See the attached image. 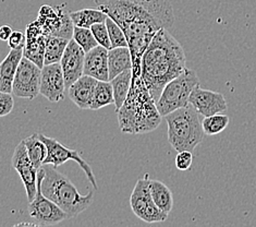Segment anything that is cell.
<instances>
[{
	"mask_svg": "<svg viewBox=\"0 0 256 227\" xmlns=\"http://www.w3.org/2000/svg\"><path fill=\"white\" fill-rule=\"evenodd\" d=\"M85 52L78 43L71 39L60 60L64 77L66 89H69L78 78L83 76Z\"/></svg>",
	"mask_w": 256,
	"mask_h": 227,
	"instance_id": "15",
	"label": "cell"
},
{
	"mask_svg": "<svg viewBox=\"0 0 256 227\" xmlns=\"http://www.w3.org/2000/svg\"><path fill=\"white\" fill-rule=\"evenodd\" d=\"M45 176L44 168L38 173V191L35 198L30 202L28 212L36 226H54L68 218V215L54 202L45 197L42 191V180Z\"/></svg>",
	"mask_w": 256,
	"mask_h": 227,
	"instance_id": "8",
	"label": "cell"
},
{
	"mask_svg": "<svg viewBox=\"0 0 256 227\" xmlns=\"http://www.w3.org/2000/svg\"><path fill=\"white\" fill-rule=\"evenodd\" d=\"M188 103L203 117L222 113L228 107L224 94L202 89L200 84H198L191 92Z\"/></svg>",
	"mask_w": 256,
	"mask_h": 227,
	"instance_id": "14",
	"label": "cell"
},
{
	"mask_svg": "<svg viewBox=\"0 0 256 227\" xmlns=\"http://www.w3.org/2000/svg\"><path fill=\"white\" fill-rule=\"evenodd\" d=\"M198 84H200V80L196 72L188 68L180 76L167 83L156 102L157 109L162 117L174 112L176 109L190 105L188 97Z\"/></svg>",
	"mask_w": 256,
	"mask_h": 227,
	"instance_id": "6",
	"label": "cell"
},
{
	"mask_svg": "<svg viewBox=\"0 0 256 227\" xmlns=\"http://www.w3.org/2000/svg\"><path fill=\"white\" fill-rule=\"evenodd\" d=\"M108 51L107 48L97 45L85 53L83 75L93 77L98 81H109Z\"/></svg>",
	"mask_w": 256,
	"mask_h": 227,
	"instance_id": "17",
	"label": "cell"
},
{
	"mask_svg": "<svg viewBox=\"0 0 256 227\" xmlns=\"http://www.w3.org/2000/svg\"><path fill=\"white\" fill-rule=\"evenodd\" d=\"M131 81H132V69L126 70L116 78H114L112 80H110V83L112 85V91H114L116 112H118L120 107L124 105L126 96L130 92Z\"/></svg>",
	"mask_w": 256,
	"mask_h": 227,
	"instance_id": "22",
	"label": "cell"
},
{
	"mask_svg": "<svg viewBox=\"0 0 256 227\" xmlns=\"http://www.w3.org/2000/svg\"><path fill=\"white\" fill-rule=\"evenodd\" d=\"M8 45L11 50H23L26 45V35L20 31H14L8 40Z\"/></svg>",
	"mask_w": 256,
	"mask_h": 227,
	"instance_id": "33",
	"label": "cell"
},
{
	"mask_svg": "<svg viewBox=\"0 0 256 227\" xmlns=\"http://www.w3.org/2000/svg\"><path fill=\"white\" fill-rule=\"evenodd\" d=\"M72 39L83 48V51L85 53L90 52V50H93L94 47L98 45V43H97L96 39L94 38L92 31L88 28L74 27Z\"/></svg>",
	"mask_w": 256,
	"mask_h": 227,
	"instance_id": "28",
	"label": "cell"
},
{
	"mask_svg": "<svg viewBox=\"0 0 256 227\" xmlns=\"http://www.w3.org/2000/svg\"><path fill=\"white\" fill-rule=\"evenodd\" d=\"M36 21L40 23L46 36L54 35L66 40L72 39L74 24L71 20L70 12L64 9L62 6H42Z\"/></svg>",
	"mask_w": 256,
	"mask_h": 227,
	"instance_id": "9",
	"label": "cell"
},
{
	"mask_svg": "<svg viewBox=\"0 0 256 227\" xmlns=\"http://www.w3.org/2000/svg\"><path fill=\"white\" fill-rule=\"evenodd\" d=\"M64 77L60 63L44 65L42 68L40 94L52 103H58L64 99Z\"/></svg>",
	"mask_w": 256,
	"mask_h": 227,
	"instance_id": "13",
	"label": "cell"
},
{
	"mask_svg": "<svg viewBox=\"0 0 256 227\" xmlns=\"http://www.w3.org/2000/svg\"><path fill=\"white\" fill-rule=\"evenodd\" d=\"M150 178L145 174L136 181L130 197V205L133 213L146 223H162L167 219L169 214L162 211L152 198L150 190Z\"/></svg>",
	"mask_w": 256,
	"mask_h": 227,
	"instance_id": "7",
	"label": "cell"
},
{
	"mask_svg": "<svg viewBox=\"0 0 256 227\" xmlns=\"http://www.w3.org/2000/svg\"><path fill=\"white\" fill-rule=\"evenodd\" d=\"M108 105H114L112 85L110 81H97L90 109L97 110Z\"/></svg>",
	"mask_w": 256,
	"mask_h": 227,
	"instance_id": "26",
	"label": "cell"
},
{
	"mask_svg": "<svg viewBox=\"0 0 256 227\" xmlns=\"http://www.w3.org/2000/svg\"><path fill=\"white\" fill-rule=\"evenodd\" d=\"M42 168L45 170V176L42 180V193L64 211L68 218L78 216L93 203V191L82 195L69 178L52 165L44 164Z\"/></svg>",
	"mask_w": 256,
	"mask_h": 227,
	"instance_id": "4",
	"label": "cell"
},
{
	"mask_svg": "<svg viewBox=\"0 0 256 227\" xmlns=\"http://www.w3.org/2000/svg\"><path fill=\"white\" fill-rule=\"evenodd\" d=\"M12 32H14V31H12L11 27L7 26V24H4V26L0 27V41L8 42Z\"/></svg>",
	"mask_w": 256,
	"mask_h": 227,
	"instance_id": "34",
	"label": "cell"
},
{
	"mask_svg": "<svg viewBox=\"0 0 256 227\" xmlns=\"http://www.w3.org/2000/svg\"><path fill=\"white\" fill-rule=\"evenodd\" d=\"M70 17L74 27L88 29H90V27L96 23L106 22V19L108 18L105 12L100 8H88L73 11L70 12Z\"/></svg>",
	"mask_w": 256,
	"mask_h": 227,
	"instance_id": "21",
	"label": "cell"
},
{
	"mask_svg": "<svg viewBox=\"0 0 256 227\" xmlns=\"http://www.w3.org/2000/svg\"><path fill=\"white\" fill-rule=\"evenodd\" d=\"M90 31H92L94 38L96 39L97 43H98V45L107 48V50H112V43L110 39H109L108 30L105 22L94 24V26L90 27Z\"/></svg>",
	"mask_w": 256,
	"mask_h": 227,
	"instance_id": "30",
	"label": "cell"
},
{
	"mask_svg": "<svg viewBox=\"0 0 256 227\" xmlns=\"http://www.w3.org/2000/svg\"><path fill=\"white\" fill-rule=\"evenodd\" d=\"M193 162L192 152L190 151H181L178 152L176 156V167L179 170H188L191 168Z\"/></svg>",
	"mask_w": 256,
	"mask_h": 227,
	"instance_id": "32",
	"label": "cell"
},
{
	"mask_svg": "<svg viewBox=\"0 0 256 227\" xmlns=\"http://www.w3.org/2000/svg\"><path fill=\"white\" fill-rule=\"evenodd\" d=\"M98 80L83 75L69 88V97L81 109H90L96 84Z\"/></svg>",
	"mask_w": 256,
	"mask_h": 227,
	"instance_id": "18",
	"label": "cell"
},
{
	"mask_svg": "<svg viewBox=\"0 0 256 227\" xmlns=\"http://www.w3.org/2000/svg\"><path fill=\"white\" fill-rule=\"evenodd\" d=\"M11 164L12 167L19 174L24 188H26L28 201L31 202L35 198L36 191H38V169L34 166L31 159H30L26 143H24L23 140L16 146Z\"/></svg>",
	"mask_w": 256,
	"mask_h": 227,
	"instance_id": "12",
	"label": "cell"
},
{
	"mask_svg": "<svg viewBox=\"0 0 256 227\" xmlns=\"http://www.w3.org/2000/svg\"><path fill=\"white\" fill-rule=\"evenodd\" d=\"M23 141L26 143L28 155L34 166L38 169L42 168L45 158L47 157V146L44 141L40 138L38 133H33L32 136L28 137Z\"/></svg>",
	"mask_w": 256,
	"mask_h": 227,
	"instance_id": "24",
	"label": "cell"
},
{
	"mask_svg": "<svg viewBox=\"0 0 256 227\" xmlns=\"http://www.w3.org/2000/svg\"><path fill=\"white\" fill-rule=\"evenodd\" d=\"M22 58L23 50H11L8 56L0 63V91L12 93V84Z\"/></svg>",
	"mask_w": 256,
	"mask_h": 227,
	"instance_id": "19",
	"label": "cell"
},
{
	"mask_svg": "<svg viewBox=\"0 0 256 227\" xmlns=\"http://www.w3.org/2000/svg\"><path fill=\"white\" fill-rule=\"evenodd\" d=\"M14 107V101L12 93L0 91V117L9 115Z\"/></svg>",
	"mask_w": 256,
	"mask_h": 227,
	"instance_id": "31",
	"label": "cell"
},
{
	"mask_svg": "<svg viewBox=\"0 0 256 227\" xmlns=\"http://www.w3.org/2000/svg\"><path fill=\"white\" fill-rule=\"evenodd\" d=\"M40 77L42 68L32 60L23 57L12 84V94L21 99L34 100L40 94Z\"/></svg>",
	"mask_w": 256,
	"mask_h": 227,
	"instance_id": "11",
	"label": "cell"
},
{
	"mask_svg": "<svg viewBox=\"0 0 256 227\" xmlns=\"http://www.w3.org/2000/svg\"><path fill=\"white\" fill-rule=\"evenodd\" d=\"M70 40L58 36L47 35L46 36V46H45V56H44V65L58 64L62 58V55L66 51V47L68 45Z\"/></svg>",
	"mask_w": 256,
	"mask_h": 227,
	"instance_id": "25",
	"label": "cell"
},
{
	"mask_svg": "<svg viewBox=\"0 0 256 227\" xmlns=\"http://www.w3.org/2000/svg\"><path fill=\"white\" fill-rule=\"evenodd\" d=\"M150 190L155 204L164 212L168 214L172 212L174 206V197L172 190L164 185L162 181L152 179L150 182Z\"/></svg>",
	"mask_w": 256,
	"mask_h": 227,
	"instance_id": "23",
	"label": "cell"
},
{
	"mask_svg": "<svg viewBox=\"0 0 256 227\" xmlns=\"http://www.w3.org/2000/svg\"><path fill=\"white\" fill-rule=\"evenodd\" d=\"M46 46V35L38 21L26 26V45L23 47V57L32 60L40 68L44 67V56Z\"/></svg>",
	"mask_w": 256,
	"mask_h": 227,
	"instance_id": "16",
	"label": "cell"
},
{
	"mask_svg": "<svg viewBox=\"0 0 256 227\" xmlns=\"http://www.w3.org/2000/svg\"><path fill=\"white\" fill-rule=\"evenodd\" d=\"M229 117L227 115L222 113L204 117L202 120L203 131L206 136H216L218 133H222L229 125Z\"/></svg>",
	"mask_w": 256,
	"mask_h": 227,
	"instance_id": "27",
	"label": "cell"
},
{
	"mask_svg": "<svg viewBox=\"0 0 256 227\" xmlns=\"http://www.w3.org/2000/svg\"><path fill=\"white\" fill-rule=\"evenodd\" d=\"M122 29L132 57V79L141 77L143 54L155 34L174 23L169 0H94Z\"/></svg>",
	"mask_w": 256,
	"mask_h": 227,
	"instance_id": "1",
	"label": "cell"
},
{
	"mask_svg": "<svg viewBox=\"0 0 256 227\" xmlns=\"http://www.w3.org/2000/svg\"><path fill=\"white\" fill-rule=\"evenodd\" d=\"M186 53L180 43L162 29L146 48L141 61V77L155 102L164 88L186 69Z\"/></svg>",
	"mask_w": 256,
	"mask_h": 227,
	"instance_id": "2",
	"label": "cell"
},
{
	"mask_svg": "<svg viewBox=\"0 0 256 227\" xmlns=\"http://www.w3.org/2000/svg\"><path fill=\"white\" fill-rule=\"evenodd\" d=\"M130 69H132V57L129 47H114L108 51L109 81Z\"/></svg>",
	"mask_w": 256,
	"mask_h": 227,
	"instance_id": "20",
	"label": "cell"
},
{
	"mask_svg": "<svg viewBox=\"0 0 256 227\" xmlns=\"http://www.w3.org/2000/svg\"><path fill=\"white\" fill-rule=\"evenodd\" d=\"M117 114L120 130L129 134L154 131L162 121L156 102L146 88L142 77L132 79L129 94Z\"/></svg>",
	"mask_w": 256,
	"mask_h": 227,
	"instance_id": "3",
	"label": "cell"
},
{
	"mask_svg": "<svg viewBox=\"0 0 256 227\" xmlns=\"http://www.w3.org/2000/svg\"><path fill=\"white\" fill-rule=\"evenodd\" d=\"M168 126V141L176 152L190 151L202 142L204 131L200 114L192 105L176 109L164 116Z\"/></svg>",
	"mask_w": 256,
	"mask_h": 227,
	"instance_id": "5",
	"label": "cell"
},
{
	"mask_svg": "<svg viewBox=\"0 0 256 227\" xmlns=\"http://www.w3.org/2000/svg\"><path fill=\"white\" fill-rule=\"evenodd\" d=\"M106 26L108 30L109 39H110L112 48L114 47H128V41L122 31L117 23H116L112 18H107L106 19Z\"/></svg>",
	"mask_w": 256,
	"mask_h": 227,
	"instance_id": "29",
	"label": "cell"
},
{
	"mask_svg": "<svg viewBox=\"0 0 256 227\" xmlns=\"http://www.w3.org/2000/svg\"><path fill=\"white\" fill-rule=\"evenodd\" d=\"M38 136L42 141H44V143L47 146V157L45 158L44 164H50L54 167L57 168L60 165H64L68 161H76L78 164V166L84 170L88 181L92 183L94 189L98 190V186H97L96 178L93 173L92 167L90 166V164L88 162L84 161L81 155L78 154V151L68 149L66 146L60 143L58 140L47 137L45 134L38 133Z\"/></svg>",
	"mask_w": 256,
	"mask_h": 227,
	"instance_id": "10",
	"label": "cell"
}]
</instances>
